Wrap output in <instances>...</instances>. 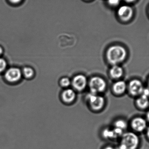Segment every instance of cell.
I'll list each match as a JSON object with an SVG mask.
<instances>
[{
  "mask_svg": "<svg viewBox=\"0 0 149 149\" xmlns=\"http://www.w3.org/2000/svg\"><path fill=\"white\" fill-rule=\"evenodd\" d=\"M127 56V51L125 48L120 45H113L108 49L107 57L111 64L118 65L123 62Z\"/></svg>",
  "mask_w": 149,
  "mask_h": 149,
  "instance_id": "cell-1",
  "label": "cell"
},
{
  "mask_svg": "<svg viewBox=\"0 0 149 149\" xmlns=\"http://www.w3.org/2000/svg\"><path fill=\"white\" fill-rule=\"evenodd\" d=\"M139 144L138 136L132 132H128L123 135L119 149H136Z\"/></svg>",
  "mask_w": 149,
  "mask_h": 149,
  "instance_id": "cell-2",
  "label": "cell"
},
{
  "mask_svg": "<svg viewBox=\"0 0 149 149\" xmlns=\"http://www.w3.org/2000/svg\"><path fill=\"white\" fill-rule=\"evenodd\" d=\"M90 93L95 94L102 93L105 90L107 86L106 81L102 78L100 77H93L89 83Z\"/></svg>",
  "mask_w": 149,
  "mask_h": 149,
  "instance_id": "cell-3",
  "label": "cell"
},
{
  "mask_svg": "<svg viewBox=\"0 0 149 149\" xmlns=\"http://www.w3.org/2000/svg\"><path fill=\"white\" fill-rule=\"evenodd\" d=\"M87 97L90 106L94 110H100L102 108L105 104V100L100 95L90 93L88 95Z\"/></svg>",
  "mask_w": 149,
  "mask_h": 149,
  "instance_id": "cell-4",
  "label": "cell"
},
{
  "mask_svg": "<svg viewBox=\"0 0 149 149\" xmlns=\"http://www.w3.org/2000/svg\"><path fill=\"white\" fill-rule=\"evenodd\" d=\"M119 18L123 22H127L131 19L134 15V10L129 5L121 6L117 10Z\"/></svg>",
  "mask_w": 149,
  "mask_h": 149,
  "instance_id": "cell-5",
  "label": "cell"
},
{
  "mask_svg": "<svg viewBox=\"0 0 149 149\" xmlns=\"http://www.w3.org/2000/svg\"><path fill=\"white\" fill-rule=\"evenodd\" d=\"M22 72L17 68H11L7 70L4 74L6 80L10 82H16L20 80L22 77Z\"/></svg>",
  "mask_w": 149,
  "mask_h": 149,
  "instance_id": "cell-6",
  "label": "cell"
},
{
  "mask_svg": "<svg viewBox=\"0 0 149 149\" xmlns=\"http://www.w3.org/2000/svg\"><path fill=\"white\" fill-rule=\"evenodd\" d=\"M143 88L144 87L141 81L138 79L133 80L129 84V91L134 96L141 94Z\"/></svg>",
  "mask_w": 149,
  "mask_h": 149,
  "instance_id": "cell-7",
  "label": "cell"
},
{
  "mask_svg": "<svg viewBox=\"0 0 149 149\" xmlns=\"http://www.w3.org/2000/svg\"><path fill=\"white\" fill-rule=\"evenodd\" d=\"M87 84L86 78L82 74H78L73 78L72 85L76 90L81 91L85 89Z\"/></svg>",
  "mask_w": 149,
  "mask_h": 149,
  "instance_id": "cell-8",
  "label": "cell"
},
{
  "mask_svg": "<svg viewBox=\"0 0 149 149\" xmlns=\"http://www.w3.org/2000/svg\"><path fill=\"white\" fill-rule=\"evenodd\" d=\"M131 126L133 129L137 132H142L146 128L147 122L142 117H136L132 120Z\"/></svg>",
  "mask_w": 149,
  "mask_h": 149,
  "instance_id": "cell-9",
  "label": "cell"
},
{
  "mask_svg": "<svg viewBox=\"0 0 149 149\" xmlns=\"http://www.w3.org/2000/svg\"><path fill=\"white\" fill-rule=\"evenodd\" d=\"M127 86L123 81H119L114 83L113 86V90L116 94H122L126 91Z\"/></svg>",
  "mask_w": 149,
  "mask_h": 149,
  "instance_id": "cell-10",
  "label": "cell"
},
{
  "mask_svg": "<svg viewBox=\"0 0 149 149\" xmlns=\"http://www.w3.org/2000/svg\"><path fill=\"white\" fill-rule=\"evenodd\" d=\"M75 93L72 89H67L65 90L62 94V98L65 102L71 103L74 100Z\"/></svg>",
  "mask_w": 149,
  "mask_h": 149,
  "instance_id": "cell-11",
  "label": "cell"
},
{
  "mask_svg": "<svg viewBox=\"0 0 149 149\" xmlns=\"http://www.w3.org/2000/svg\"><path fill=\"white\" fill-rule=\"evenodd\" d=\"M110 74L111 77L114 79L121 78L123 74V68L118 65H114L110 70Z\"/></svg>",
  "mask_w": 149,
  "mask_h": 149,
  "instance_id": "cell-12",
  "label": "cell"
},
{
  "mask_svg": "<svg viewBox=\"0 0 149 149\" xmlns=\"http://www.w3.org/2000/svg\"><path fill=\"white\" fill-rule=\"evenodd\" d=\"M136 105L142 109H144L148 107L149 105L148 97L141 95V96L136 100Z\"/></svg>",
  "mask_w": 149,
  "mask_h": 149,
  "instance_id": "cell-13",
  "label": "cell"
},
{
  "mask_svg": "<svg viewBox=\"0 0 149 149\" xmlns=\"http://www.w3.org/2000/svg\"><path fill=\"white\" fill-rule=\"evenodd\" d=\"M102 136L106 139H113L118 137V136L117 135L114 129L113 130H111L108 129H105L103 130Z\"/></svg>",
  "mask_w": 149,
  "mask_h": 149,
  "instance_id": "cell-14",
  "label": "cell"
},
{
  "mask_svg": "<svg viewBox=\"0 0 149 149\" xmlns=\"http://www.w3.org/2000/svg\"><path fill=\"white\" fill-rule=\"evenodd\" d=\"M127 123L124 120H119L116 121L115 123V127L116 128L119 129L123 130L127 128Z\"/></svg>",
  "mask_w": 149,
  "mask_h": 149,
  "instance_id": "cell-15",
  "label": "cell"
},
{
  "mask_svg": "<svg viewBox=\"0 0 149 149\" xmlns=\"http://www.w3.org/2000/svg\"><path fill=\"white\" fill-rule=\"evenodd\" d=\"M23 73L26 78L30 79L34 75V71L30 67H25L23 70Z\"/></svg>",
  "mask_w": 149,
  "mask_h": 149,
  "instance_id": "cell-16",
  "label": "cell"
},
{
  "mask_svg": "<svg viewBox=\"0 0 149 149\" xmlns=\"http://www.w3.org/2000/svg\"><path fill=\"white\" fill-rule=\"evenodd\" d=\"M71 81L70 79L67 77L63 78L60 81V84L64 87L69 86L70 85Z\"/></svg>",
  "mask_w": 149,
  "mask_h": 149,
  "instance_id": "cell-17",
  "label": "cell"
},
{
  "mask_svg": "<svg viewBox=\"0 0 149 149\" xmlns=\"http://www.w3.org/2000/svg\"><path fill=\"white\" fill-rule=\"evenodd\" d=\"M7 63L3 58H0V72L5 70L7 67Z\"/></svg>",
  "mask_w": 149,
  "mask_h": 149,
  "instance_id": "cell-18",
  "label": "cell"
},
{
  "mask_svg": "<svg viewBox=\"0 0 149 149\" xmlns=\"http://www.w3.org/2000/svg\"><path fill=\"white\" fill-rule=\"evenodd\" d=\"M107 1L109 5L112 6H116L120 3V0H108Z\"/></svg>",
  "mask_w": 149,
  "mask_h": 149,
  "instance_id": "cell-19",
  "label": "cell"
},
{
  "mask_svg": "<svg viewBox=\"0 0 149 149\" xmlns=\"http://www.w3.org/2000/svg\"><path fill=\"white\" fill-rule=\"evenodd\" d=\"M142 95H144L147 97H149V88H144L143 90L142 93Z\"/></svg>",
  "mask_w": 149,
  "mask_h": 149,
  "instance_id": "cell-20",
  "label": "cell"
},
{
  "mask_svg": "<svg viewBox=\"0 0 149 149\" xmlns=\"http://www.w3.org/2000/svg\"><path fill=\"white\" fill-rule=\"evenodd\" d=\"M12 3H17L20 2L22 0H9Z\"/></svg>",
  "mask_w": 149,
  "mask_h": 149,
  "instance_id": "cell-21",
  "label": "cell"
},
{
  "mask_svg": "<svg viewBox=\"0 0 149 149\" xmlns=\"http://www.w3.org/2000/svg\"><path fill=\"white\" fill-rule=\"evenodd\" d=\"M102 149H116L115 148H113L111 146H107L105 147V148H103Z\"/></svg>",
  "mask_w": 149,
  "mask_h": 149,
  "instance_id": "cell-22",
  "label": "cell"
},
{
  "mask_svg": "<svg viewBox=\"0 0 149 149\" xmlns=\"http://www.w3.org/2000/svg\"><path fill=\"white\" fill-rule=\"evenodd\" d=\"M125 2L127 3H132L134 2L136 0H124Z\"/></svg>",
  "mask_w": 149,
  "mask_h": 149,
  "instance_id": "cell-23",
  "label": "cell"
},
{
  "mask_svg": "<svg viewBox=\"0 0 149 149\" xmlns=\"http://www.w3.org/2000/svg\"><path fill=\"white\" fill-rule=\"evenodd\" d=\"M147 120H148V121L149 122V112H148V113H147Z\"/></svg>",
  "mask_w": 149,
  "mask_h": 149,
  "instance_id": "cell-24",
  "label": "cell"
},
{
  "mask_svg": "<svg viewBox=\"0 0 149 149\" xmlns=\"http://www.w3.org/2000/svg\"><path fill=\"white\" fill-rule=\"evenodd\" d=\"M3 53V49L1 47H0V55H1L2 53Z\"/></svg>",
  "mask_w": 149,
  "mask_h": 149,
  "instance_id": "cell-25",
  "label": "cell"
},
{
  "mask_svg": "<svg viewBox=\"0 0 149 149\" xmlns=\"http://www.w3.org/2000/svg\"><path fill=\"white\" fill-rule=\"evenodd\" d=\"M147 135H148V137L149 139V127L148 128V131H147Z\"/></svg>",
  "mask_w": 149,
  "mask_h": 149,
  "instance_id": "cell-26",
  "label": "cell"
},
{
  "mask_svg": "<svg viewBox=\"0 0 149 149\" xmlns=\"http://www.w3.org/2000/svg\"><path fill=\"white\" fill-rule=\"evenodd\" d=\"M148 83H149V82H148Z\"/></svg>",
  "mask_w": 149,
  "mask_h": 149,
  "instance_id": "cell-27",
  "label": "cell"
}]
</instances>
